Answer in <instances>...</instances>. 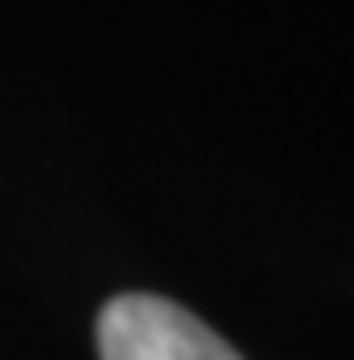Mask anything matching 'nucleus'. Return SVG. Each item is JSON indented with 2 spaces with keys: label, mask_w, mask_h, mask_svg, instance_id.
<instances>
[{
  "label": "nucleus",
  "mask_w": 354,
  "mask_h": 360,
  "mask_svg": "<svg viewBox=\"0 0 354 360\" xmlns=\"http://www.w3.org/2000/svg\"><path fill=\"white\" fill-rule=\"evenodd\" d=\"M96 345H100V360H244L196 313L148 292L111 297L100 307Z\"/></svg>",
  "instance_id": "1"
}]
</instances>
